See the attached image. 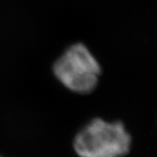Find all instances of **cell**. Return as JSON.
Segmentation results:
<instances>
[{
	"instance_id": "cell-3",
	"label": "cell",
	"mask_w": 157,
	"mask_h": 157,
	"mask_svg": "<svg viewBox=\"0 0 157 157\" xmlns=\"http://www.w3.org/2000/svg\"><path fill=\"white\" fill-rule=\"evenodd\" d=\"M0 157H2V156H0Z\"/></svg>"
},
{
	"instance_id": "cell-1",
	"label": "cell",
	"mask_w": 157,
	"mask_h": 157,
	"mask_svg": "<svg viewBox=\"0 0 157 157\" xmlns=\"http://www.w3.org/2000/svg\"><path fill=\"white\" fill-rule=\"evenodd\" d=\"M131 144V135L122 122L96 118L75 135L73 149L79 157H123Z\"/></svg>"
},
{
	"instance_id": "cell-2",
	"label": "cell",
	"mask_w": 157,
	"mask_h": 157,
	"mask_svg": "<svg viewBox=\"0 0 157 157\" xmlns=\"http://www.w3.org/2000/svg\"><path fill=\"white\" fill-rule=\"evenodd\" d=\"M53 73L67 89L79 94H87L97 86L101 69L84 45L75 44L57 59Z\"/></svg>"
}]
</instances>
